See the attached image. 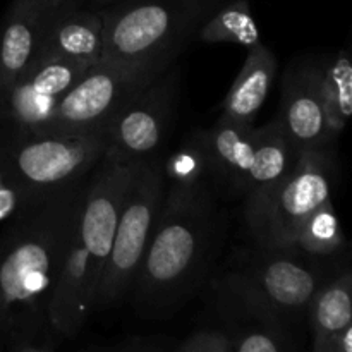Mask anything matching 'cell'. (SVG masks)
Returning a JSON list of instances; mask_svg holds the SVG:
<instances>
[{"label":"cell","mask_w":352,"mask_h":352,"mask_svg":"<svg viewBox=\"0 0 352 352\" xmlns=\"http://www.w3.org/2000/svg\"><path fill=\"white\" fill-rule=\"evenodd\" d=\"M86 179L50 195L0 232V340L6 351L50 352L60 346L50 301Z\"/></svg>","instance_id":"cell-1"},{"label":"cell","mask_w":352,"mask_h":352,"mask_svg":"<svg viewBox=\"0 0 352 352\" xmlns=\"http://www.w3.org/2000/svg\"><path fill=\"white\" fill-rule=\"evenodd\" d=\"M222 230L212 182L165 186L160 215L127 296L134 311L146 320L175 315L201 287Z\"/></svg>","instance_id":"cell-2"},{"label":"cell","mask_w":352,"mask_h":352,"mask_svg":"<svg viewBox=\"0 0 352 352\" xmlns=\"http://www.w3.org/2000/svg\"><path fill=\"white\" fill-rule=\"evenodd\" d=\"M131 174L133 164L103 155L86 179L50 301L52 329L60 344L74 339L95 313L96 289Z\"/></svg>","instance_id":"cell-3"},{"label":"cell","mask_w":352,"mask_h":352,"mask_svg":"<svg viewBox=\"0 0 352 352\" xmlns=\"http://www.w3.org/2000/svg\"><path fill=\"white\" fill-rule=\"evenodd\" d=\"M226 0H120L102 10V60L164 71Z\"/></svg>","instance_id":"cell-4"},{"label":"cell","mask_w":352,"mask_h":352,"mask_svg":"<svg viewBox=\"0 0 352 352\" xmlns=\"http://www.w3.org/2000/svg\"><path fill=\"white\" fill-rule=\"evenodd\" d=\"M336 157L329 148L299 151L287 175L268 188L244 196V220L261 248L294 244L305 220L332 196Z\"/></svg>","instance_id":"cell-5"},{"label":"cell","mask_w":352,"mask_h":352,"mask_svg":"<svg viewBox=\"0 0 352 352\" xmlns=\"http://www.w3.org/2000/svg\"><path fill=\"white\" fill-rule=\"evenodd\" d=\"M105 151V129L0 134L3 164L38 196H50L85 181Z\"/></svg>","instance_id":"cell-6"},{"label":"cell","mask_w":352,"mask_h":352,"mask_svg":"<svg viewBox=\"0 0 352 352\" xmlns=\"http://www.w3.org/2000/svg\"><path fill=\"white\" fill-rule=\"evenodd\" d=\"M165 196L160 160L133 164L113 232L112 248L96 289L95 311L113 308L129 296Z\"/></svg>","instance_id":"cell-7"},{"label":"cell","mask_w":352,"mask_h":352,"mask_svg":"<svg viewBox=\"0 0 352 352\" xmlns=\"http://www.w3.org/2000/svg\"><path fill=\"white\" fill-rule=\"evenodd\" d=\"M256 248V251L239 254L220 277L253 296L296 329L306 318L322 275L313 265V258L294 246Z\"/></svg>","instance_id":"cell-8"},{"label":"cell","mask_w":352,"mask_h":352,"mask_svg":"<svg viewBox=\"0 0 352 352\" xmlns=\"http://www.w3.org/2000/svg\"><path fill=\"white\" fill-rule=\"evenodd\" d=\"M179 85L181 71L174 62L138 89L107 124L105 157L126 164L160 160L175 122Z\"/></svg>","instance_id":"cell-9"},{"label":"cell","mask_w":352,"mask_h":352,"mask_svg":"<svg viewBox=\"0 0 352 352\" xmlns=\"http://www.w3.org/2000/svg\"><path fill=\"white\" fill-rule=\"evenodd\" d=\"M160 72L96 62L60 96L54 117L43 131L105 129L117 110Z\"/></svg>","instance_id":"cell-10"},{"label":"cell","mask_w":352,"mask_h":352,"mask_svg":"<svg viewBox=\"0 0 352 352\" xmlns=\"http://www.w3.org/2000/svg\"><path fill=\"white\" fill-rule=\"evenodd\" d=\"M67 58H40L23 76L0 89V134L43 131L60 96L88 69Z\"/></svg>","instance_id":"cell-11"},{"label":"cell","mask_w":352,"mask_h":352,"mask_svg":"<svg viewBox=\"0 0 352 352\" xmlns=\"http://www.w3.org/2000/svg\"><path fill=\"white\" fill-rule=\"evenodd\" d=\"M212 296L217 322L229 332L234 352H289L299 347L296 329L226 278L212 282Z\"/></svg>","instance_id":"cell-12"},{"label":"cell","mask_w":352,"mask_h":352,"mask_svg":"<svg viewBox=\"0 0 352 352\" xmlns=\"http://www.w3.org/2000/svg\"><path fill=\"white\" fill-rule=\"evenodd\" d=\"M277 119L299 151L329 148L336 141L327 124L316 58H298L289 65Z\"/></svg>","instance_id":"cell-13"},{"label":"cell","mask_w":352,"mask_h":352,"mask_svg":"<svg viewBox=\"0 0 352 352\" xmlns=\"http://www.w3.org/2000/svg\"><path fill=\"white\" fill-rule=\"evenodd\" d=\"M195 133L208 157L212 181L246 195L260 158L261 127L219 119L212 127Z\"/></svg>","instance_id":"cell-14"},{"label":"cell","mask_w":352,"mask_h":352,"mask_svg":"<svg viewBox=\"0 0 352 352\" xmlns=\"http://www.w3.org/2000/svg\"><path fill=\"white\" fill-rule=\"evenodd\" d=\"M102 10L54 2L45 21L38 60L54 57L93 65L102 60Z\"/></svg>","instance_id":"cell-15"},{"label":"cell","mask_w":352,"mask_h":352,"mask_svg":"<svg viewBox=\"0 0 352 352\" xmlns=\"http://www.w3.org/2000/svg\"><path fill=\"white\" fill-rule=\"evenodd\" d=\"M55 0H10L0 19V89L38 60L41 34Z\"/></svg>","instance_id":"cell-16"},{"label":"cell","mask_w":352,"mask_h":352,"mask_svg":"<svg viewBox=\"0 0 352 352\" xmlns=\"http://www.w3.org/2000/svg\"><path fill=\"white\" fill-rule=\"evenodd\" d=\"M277 76V58L263 43L250 48L229 93L222 102L219 119L239 124H254L265 105Z\"/></svg>","instance_id":"cell-17"},{"label":"cell","mask_w":352,"mask_h":352,"mask_svg":"<svg viewBox=\"0 0 352 352\" xmlns=\"http://www.w3.org/2000/svg\"><path fill=\"white\" fill-rule=\"evenodd\" d=\"M306 320L313 333V346L352 327V277L349 270L340 272L327 282L322 280L311 296Z\"/></svg>","instance_id":"cell-18"},{"label":"cell","mask_w":352,"mask_h":352,"mask_svg":"<svg viewBox=\"0 0 352 352\" xmlns=\"http://www.w3.org/2000/svg\"><path fill=\"white\" fill-rule=\"evenodd\" d=\"M318 85L325 107L327 124L333 140L346 129L352 112V64L346 50L316 58Z\"/></svg>","instance_id":"cell-19"},{"label":"cell","mask_w":352,"mask_h":352,"mask_svg":"<svg viewBox=\"0 0 352 352\" xmlns=\"http://www.w3.org/2000/svg\"><path fill=\"white\" fill-rule=\"evenodd\" d=\"M195 41L210 45L236 43L248 50L260 45V30L250 0H226L201 24Z\"/></svg>","instance_id":"cell-20"},{"label":"cell","mask_w":352,"mask_h":352,"mask_svg":"<svg viewBox=\"0 0 352 352\" xmlns=\"http://www.w3.org/2000/svg\"><path fill=\"white\" fill-rule=\"evenodd\" d=\"M292 246L313 260L336 256L346 248V237L332 199L320 205L305 220Z\"/></svg>","instance_id":"cell-21"},{"label":"cell","mask_w":352,"mask_h":352,"mask_svg":"<svg viewBox=\"0 0 352 352\" xmlns=\"http://www.w3.org/2000/svg\"><path fill=\"white\" fill-rule=\"evenodd\" d=\"M165 186L170 188H195L212 182L210 164L201 141L192 131L165 158H160Z\"/></svg>","instance_id":"cell-22"},{"label":"cell","mask_w":352,"mask_h":352,"mask_svg":"<svg viewBox=\"0 0 352 352\" xmlns=\"http://www.w3.org/2000/svg\"><path fill=\"white\" fill-rule=\"evenodd\" d=\"M45 198L17 181L0 157V229L26 217Z\"/></svg>","instance_id":"cell-23"},{"label":"cell","mask_w":352,"mask_h":352,"mask_svg":"<svg viewBox=\"0 0 352 352\" xmlns=\"http://www.w3.org/2000/svg\"><path fill=\"white\" fill-rule=\"evenodd\" d=\"M174 352H234V346L226 327L215 320L177 339Z\"/></svg>","instance_id":"cell-24"},{"label":"cell","mask_w":352,"mask_h":352,"mask_svg":"<svg viewBox=\"0 0 352 352\" xmlns=\"http://www.w3.org/2000/svg\"><path fill=\"white\" fill-rule=\"evenodd\" d=\"M175 337L168 336H146V337H127V339L120 340V342L110 344V346H103L100 349L103 351H119V352H164V351H174Z\"/></svg>","instance_id":"cell-25"},{"label":"cell","mask_w":352,"mask_h":352,"mask_svg":"<svg viewBox=\"0 0 352 352\" xmlns=\"http://www.w3.org/2000/svg\"><path fill=\"white\" fill-rule=\"evenodd\" d=\"M311 349L315 352H352V327H347L342 332L327 337Z\"/></svg>","instance_id":"cell-26"},{"label":"cell","mask_w":352,"mask_h":352,"mask_svg":"<svg viewBox=\"0 0 352 352\" xmlns=\"http://www.w3.org/2000/svg\"><path fill=\"white\" fill-rule=\"evenodd\" d=\"M117 2H120V0H88L85 6L89 7V9L100 10V9H105V7L112 6V3H117Z\"/></svg>","instance_id":"cell-27"},{"label":"cell","mask_w":352,"mask_h":352,"mask_svg":"<svg viewBox=\"0 0 352 352\" xmlns=\"http://www.w3.org/2000/svg\"><path fill=\"white\" fill-rule=\"evenodd\" d=\"M58 3H72V6H85L88 0H55Z\"/></svg>","instance_id":"cell-28"},{"label":"cell","mask_w":352,"mask_h":352,"mask_svg":"<svg viewBox=\"0 0 352 352\" xmlns=\"http://www.w3.org/2000/svg\"><path fill=\"white\" fill-rule=\"evenodd\" d=\"M3 349V344H2V340H0V351Z\"/></svg>","instance_id":"cell-29"}]
</instances>
